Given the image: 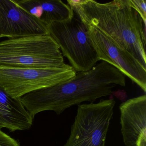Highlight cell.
Instances as JSON below:
<instances>
[{
    "mask_svg": "<svg viewBox=\"0 0 146 146\" xmlns=\"http://www.w3.org/2000/svg\"><path fill=\"white\" fill-rule=\"evenodd\" d=\"M125 87V76L118 70L102 61L88 71L77 72L71 80L32 91L20 100L34 118L41 112L52 111L60 114L72 106L111 95L117 86Z\"/></svg>",
    "mask_w": 146,
    "mask_h": 146,
    "instance_id": "obj_1",
    "label": "cell"
},
{
    "mask_svg": "<svg viewBox=\"0 0 146 146\" xmlns=\"http://www.w3.org/2000/svg\"><path fill=\"white\" fill-rule=\"evenodd\" d=\"M66 1L85 26H94L104 32L146 68V22L129 0L105 3L93 0Z\"/></svg>",
    "mask_w": 146,
    "mask_h": 146,
    "instance_id": "obj_2",
    "label": "cell"
},
{
    "mask_svg": "<svg viewBox=\"0 0 146 146\" xmlns=\"http://www.w3.org/2000/svg\"><path fill=\"white\" fill-rule=\"evenodd\" d=\"M0 65L36 68L68 65L59 47L49 35L9 38L1 42Z\"/></svg>",
    "mask_w": 146,
    "mask_h": 146,
    "instance_id": "obj_3",
    "label": "cell"
},
{
    "mask_svg": "<svg viewBox=\"0 0 146 146\" xmlns=\"http://www.w3.org/2000/svg\"><path fill=\"white\" fill-rule=\"evenodd\" d=\"M48 35L59 47L63 57L76 72L88 71L100 61L88 34V29L74 12L63 22L47 26Z\"/></svg>",
    "mask_w": 146,
    "mask_h": 146,
    "instance_id": "obj_4",
    "label": "cell"
},
{
    "mask_svg": "<svg viewBox=\"0 0 146 146\" xmlns=\"http://www.w3.org/2000/svg\"><path fill=\"white\" fill-rule=\"evenodd\" d=\"M115 104L113 99H109L78 105L64 146H105Z\"/></svg>",
    "mask_w": 146,
    "mask_h": 146,
    "instance_id": "obj_5",
    "label": "cell"
},
{
    "mask_svg": "<svg viewBox=\"0 0 146 146\" xmlns=\"http://www.w3.org/2000/svg\"><path fill=\"white\" fill-rule=\"evenodd\" d=\"M76 73L69 64L58 68H29L0 65V86L13 97L21 98L32 91L68 82Z\"/></svg>",
    "mask_w": 146,
    "mask_h": 146,
    "instance_id": "obj_6",
    "label": "cell"
},
{
    "mask_svg": "<svg viewBox=\"0 0 146 146\" xmlns=\"http://www.w3.org/2000/svg\"><path fill=\"white\" fill-rule=\"evenodd\" d=\"M86 27L99 60L105 61L117 68L146 93V67L104 32L93 26Z\"/></svg>",
    "mask_w": 146,
    "mask_h": 146,
    "instance_id": "obj_7",
    "label": "cell"
},
{
    "mask_svg": "<svg viewBox=\"0 0 146 146\" xmlns=\"http://www.w3.org/2000/svg\"><path fill=\"white\" fill-rule=\"evenodd\" d=\"M48 35L47 26L15 0H0V38Z\"/></svg>",
    "mask_w": 146,
    "mask_h": 146,
    "instance_id": "obj_8",
    "label": "cell"
},
{
    "mask_svg": "<svg viewBox=\"0 0 146 146\" xmlns=\"http://www.w3.org/2000/svg\"><path fill=\"white\" fill-rule=\"evenodd\" d=\"M121 131L125 146H137L146 138V94L131 98L119 107Z\"/></svg>",
    "mask_w": 146,
    "mask_h": 146,
    "instance_id": "obj_9",
    "label": "cell"
},
{
    "mask_svg": "<svg viewBox=\"0 0 146 146\" xmlns=\"http://www.w3.org/2000/svg\"><path fill=\"white\" fill-rule=\"evenodd\" d=\"M33 119L20 98L13 97L0 86V129L6 128L12 132L29 129Z\"/></svg>",
    "mask_w": 146,
    "mask_h": 146,
    "instance_id": "obj_10",
    "label": "cell"
},
{
    "mask_svg": "<svg viewBox=\"0 0 146 146\" xmlns=\"http://www.w3.org/2000/svg\"><path fill=\"white\" fill-rule=\"evenodd\" d=\"M23 9L47 26L54 22H63L74 15L72 8L61 0H17Z\"/></svg>",
    "mask_w": 146,
    "mask_h": 146,
    "instance_id": "obj_11",
    "label": "cell"
},
{
    "mask_svg": "<svg viewBox=\"0 0 146 146\" xmlns=\"http://www.w3.org/2000/svg\"><path fill=\"white\" fill-rule=\"evenodd\" d=\"M131 5L136 10L144 22H146V1L145 0H129Z\"/></svg>",
    "mask_w": 146,
    "mask_h": 146,
    "instance_id": "obj_12",
    "label": "cell"
},
{
    "mask_svg": "<svg viewBox=\"0 0 146 146\" xmlns=\"http://www.w3.org/2000/svg\"><path fill=\"white\" fill-rule=\"evenodd\" d=\"M0 146H20L17 140L12 138L0 129Z\"/></svg>",
    "mask_w": 146,
    "mask_h": 146,
    "instance_id": "obj_13",
    "label": "cell"
},
{
    "mask_svg": "<svg viewBox=\"0 0 146 146\" xmlns=\"http://www.w3.org/2000/svg\"><path fill=\"white\" fill-rule=\"evenodd\" d=\"M137 146H146V138H141L138 142Z\"/></svg>",
    "mask_w": 146,
    "mask_h": 146,
    "instance_id": "obj_14",
    "label": "cell"
}]
</instances>
